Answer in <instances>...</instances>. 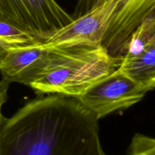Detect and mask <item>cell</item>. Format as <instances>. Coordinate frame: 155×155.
<instances>
[{
  "label": "cell",
  "mask_w": 155,
  "mask_h": 155,
  "mask_svg": "<svg viewBox=\"0 0 155 155\" xmlns=\"http://www.w3.org/2000/svg\"><path fill=\"white\" fill-rule=\"evenodd\" d=\"M107 0H78L73 19L101 5ZM155 12V0H120L102 40L103 48L112 57L122 58L132 35L141 23Z\"/></svg>",
  "instance_id": "obj_3"
},
{
  "label": "cell",
  "mask_w": 155,
  "mask_h": 155,
  "mask_svg": "<svg viewBox=\"0 0 155 155\" xmlns=\"http://www.w3.org/2000/svg\"><path fill=\"white\" fill-rule=\"evenodd\" d=\"M43 68L30 87L36 95L59 94L79 98L90 86L114 72L122 58L102 46L48 48Z\"/></svg>",
  "instance_id": "obj_2"
},
{
  "label": "cell",
  "mask_w": 155,
  "mask_h": 155,
  "mask_svg": "<svg viewBox=\"0 0 155 155\" xmlns=\"http://www.w3.org/2000/svg\"><path fill=\"white\" fill-rule=\"evenodd\" d=\"M39 95L0 127V155H107L98 120L79 100Z\"/></svg>",
  "instance_id": "obj_1"
},
{
  "label": "cell",
  "mask_w": 155,
  "mask_h": 155,
  "mask_svg": "<svg viewBox=\"0 0 155 155\" xmlns=\"http://www.w3.org/2000/svg\"><path fill=\"white\" fill-rule=\"evenodd\" d=\"M12 45H10L7 42H5L2 39H0V65L2 63L8 51L9 48H12Z\"/></svg>",
  "instance_id": "obj_13"
},
{
  "label": "cell",
  "mask_w": 155,
  "mask_h": 155,
  "mask_svg": "<svg viewBox=\"0 0 155 155\" xmlns=\"http://www.w3.org/2000/svg\"><path fill=\"white\" fill-rule=\"evenodd\" d=\"M119 2L120 0H107L74 18L72 22L41 44L46 48L73 45L101 46L110 18Z\"/></svg>",
  "instance_id": "obj_6"
},
{
  "label": "cell",
  "mask_w": 155,
  "mask_h": 155,
  "mask_svg": "<svg viewBox=\"0 0 155 155\" xmlns=\"http://www.w3.org/2000/svg\"><path fill=\"white\" fill-rule=\"evenodd\" d=\"M0 14L41 43L74 21L55 0H0Z\"/></svg>",
  "instance_id": "obj_4"
},
{
  "label": "cell",
  "mask_w": 155,
  "mask_h": 155,
  "mask_svg": "<svg viewBox=\"0 0 155 155\" xmlns=\"http://www.w3.org/2000/svg\"><path fill=\"white\" fill-rule=\"evenodd\" d=\"M154 42H155V12L150 14L133 33L128 49L124 56L135 55Z\"/></svg>",
  "instance_id": "obj_9"
},
{
  "label": "cell",
  "mask_w": 155,
  "mask_h": 155,
  "mask_svg": "<svg viewBox=\"0 0 155 155\" xmlns=\"http://www.w3.org/2000/svg\"><path fill=\"white\" fill-rule=\"evenodd\" d=\"M0 39L12 47L41 43L35 36L25 31L0 14Z\"/></svg>",
  "instance_id": "obj_10"
},
{
  "label": "cell",
  "mask_w": 155,
  "mask_h": 155,
  "mask_svg": "<svg viewBox=\"0 0 155 155\" xmlns=\"http://www.w3.org/2000/svg\"><path fill=\"white\" fill-rule=\"evenodd\" d=\"M127 155H155V140L145 135L133 136Z\"/></svg>",
  "instance_id": "obj_11"
},
{
  "label": "cell",
  "mask_w": 155,
  "mask_h": 155,
  "mask_svg": "<svg viewBox=\"0 0 155 155\" xmlns=\"http://www.w3.org/2000/svg\"><path fill=\"white\" fill-rule=\"evenodd\" d=\"M117 71L148 92L153 90L155 86V42L135 55L123 57Z\"/></svg>",
  "instance_id": "obj_8"
},
{
  "label": "cell",
  "mask_w": 155,
  "mask_h": 155,
  "mask_svg": "<svg viewBox=\"0 0 155 155\" xmlns=\"http://www.w3.org/2000/svg\"><path fill=\"white\" fill-rule=\"evenodd\" d=\"M9 86H10L9 83L1 79L0 80V127L5 119L4 115L2 114V107L7 100L8 89Z\"/></svg>",
  "instance_id": "obj_12"
},
{
  "label": "cell",
  "mask_w": 155,
  "mask_h": 155,
  "mask_svg": "<svg viewBox=\"0 0 155 155\" xmlns=\"http://www.w3.org/2000/svg\"><path fill=\"white\" fill-rule=\"evenodd\" d=\"M48 51L41 43L10 48L0 65L2 80L30 86L43 68Z\"/></svg>",
  "instance_id": "obj_7"
},
{
  "label": "cell",
  "mask_w": 155,
  "mask_h": 155,
  "mask_svg": "<svg viewBox=\"0 0 155 155\" xmlns=\"http://www.w3.org/2000/svg\"><path fill=\"white\" fill-rule=\"evenodd\" d=\"M148 91L116 71L89 88L77 99L99 120L143 99Z\"/></svg>",
  "instance_id": "obj_5"
}]
</instances>
